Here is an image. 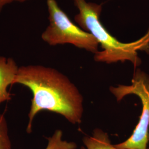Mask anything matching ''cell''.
<instances>
[{
	"instance_id": "8992f818",
	"label": "cell",
	"mask_w": 149,
	"mask_h": 149,
	"mask_svg": "<svg viewBox=\"0 0 149 149\" xmlns=\"http://www.w3.org/2000/svg\"><path fill=\"white\" fill-rule=\"evenodd\" d=\"M85 146L81 149H118L113 145L108 134L100 128H96L92 135L83 138Z\"/></svg>"
},
{
	"instance_id": "3957f363",
	"label": "cell",
	"mask_w": 149,
	"mask_h": 149,
	"mask_svg": "<svg viewBox=\"0 0 149 149\" xmlns=\"http://www.w3.org/2000/svg\"><path fill=\"white\" fill-rule=\"evenodd\" d=\"M49 24L42 34L50 45L69 44L96 54L99 43L91 33L81 29L70 19L55 0H47Z\"/></svg>"
},
{
	"instance_id": "30bf717a",
	"label": "cell",
	"mask_w": 149,
	"mask_h": 149,
	"mask_svg": "<svg viewBox=\"0 0 149 149\" xmlns=\"http://www.w3.org/2000/svg\"><path fill=\"white\" fill-rule=\"evenodd\" d=\"M27 0H12V1H17V2H24Z\"/></svg>"
},
{
	"instance_id": "6da1fadb",
	"label": "cell",
	"mask_w": 149,
	"mask_h": 149,
	"mask_svg": "<svg viewBox=\"0 0 149 149\" xmlns=\"http://www.w3.org/2000/svg\"><path fill=\"white\" fill-rule=\"evenodd\" d=\"M19 84L31 91L27 133L32 132L33 122L44 111L63 116L72 124H80L84 114V98L76 86L58 70L42 65L19 67L12 85Z\"/></svg>"
},
{
	"instance_id": "8fae6325",
	"label": "cell",
	"mask_w": 149,
	"mask_h": 149,
	"mask_svg": "<svg viewBox=\"0 0 149 149\" xmlns=\"http://www.w3.org/2000/svg\"><path fill=\"white\" fill-rule=\"evenodd\" d=\"M148 149H149V144H148Z\"/></svg>"
},
{
	"instance_id": "5b68a950",
	"label": "cell",
	"mask_w": 149,
	"mask_h": 149,
	"mask_svg": "<svg viewBox=\"0 0 149 149\" xmlns=\"http://www.w3.org/2000/svg\"><path fill=\"white\" fill-rule=\"evenodd\" d=\"M18 68L14 59L0 56V104L12 99L7 88L12 85Z\"/></svg>"
},
{
	"instance_id": "9c48e42d",
	"label": "cell",
	"mask_w": 149,
	"mask_h": 149,
	"mask_svg": "<svg viewBox=\"0 0 149 149\" xmlns=\"http://www.w3.org/2000/svg\"><path fill=\"white\" fill-rule=\"evenodd\" d=\"M12 2V0H0V13L6 5L11 3Z\"/></svg>"
},
{
	"instance_id": "ba28073f",
	"label": "cell",
	"mask_w": 149,
	"mask_h": 149,
	"mask_svg": "<svg viewBox=\"0 0 149 149\" xmlns=\"http://www.w3.org/2000/svg\"><path fill=\"white\" fill-rule=\"evenodd\" d=\"M8 124L5 116L0 113V149H11Z\"/></svg>"
},
{
	"instance_id": "277c9868",
	"label": "cell",
	"mask_w": 149,
	"mask_h": 149,
	"mask_svg": "<svg viewBox=\"0 0 149 149\" xmlns=\"http://www.w3.org/2000/svg\"><path fill=\"white\" fill-rule=\"evenodd\" d=\"M109 91L118 102L128 95L138 96L142 104L139 122L131 136L125 141L114 145L118 149H148L149 133V75L139 69L134 73L130 85L111 86Z\"/></svg>"
},
{
	"instance_id": "52a82bcc",
	"label": "cell",
	"mask_w": 149,
	"mask_h": 149,
	"mask_svg": "<svg viewBox=\"0 0 149 149\" xmlns=\"http://www.w3.org/2000/svg\"><path fill=\"white\" fill-rule=\"evenodd\" d=\"M63 133L61 130H56L53 134L47 138L48 144L45 149H76L77 145L73 141H68L63 139Z\"/></svg>"
},
{
	"instance_id": "7a4b0ae2",
	"label": "cell",
	"mask_w": 149,
	"mask_h": 149,
	"mask_svg": "<svg viewBox=\"0 0 149 149\" xmlns=\"http://www.w3.org/2000/svg\"><path fill=\"white\" fill-rule=\"evenodd\" d=\"M74 1L79 11L74 17V21L86 32L95 38L101 46L102 50L95 54L96 61L106 64L130 61L135 68L141 64L138 52L144 51L149 53V31L137 40L122 43L112 36L100 21L101 5L87 2L86 0Z\"/></svg>"
}]
</instances>
